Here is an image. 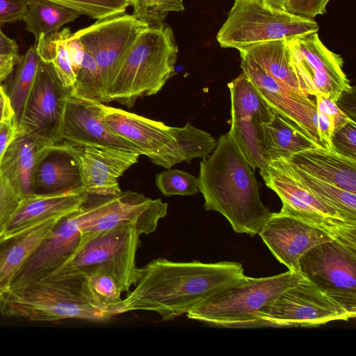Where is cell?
<instances>
[{
	"label": "cell",
	"mask_w": 356,
	"mask_h": 356,
	"mask_svg": "<svg viewBox=\"0 0 356 356\" xmlns=\"http://www.w3.org/2000/svg\"><path fill=\"white\" fill-rule=\"evenodd\" d=\"M245 275L241 263L172 261L158 258L140 268L133 291L115 308V315L150 311L163 321L186 314L195 307Z\"/></svg>",
	"instance_id": "1"
},
{
	"label": "cell",
	"mask_w": 356,
	"mask_h": 356,
	"mask_svg": "<svg viewBox=\"0 0 356 356\" xmlns=\"http://www.w3.org/2000/svg\"><path fill=\"white\" fill-rule=\"evenodd\" d=\"M198 180L204 209L222 214L236 233L259 234L273 213L263 204L254 171L229 132L200 161Z\"/></svg>",
	"instance_id": "2"
},
{
	"label": "cell",
	"mask_w": 356,
	"mask_h": 356,
	"mask_svg": "<svg viewBox=\"0 0 356 356\" xmlns=\"http://www.w3.org/2000/svg\"><path fill=\"white\" fill-rule=\"evenodd\" d=\"M103 120L117 135L129 141L140 155L169 169L174 165L204 159L217 141L208 132L193 127H170L137 114L102 104Z\"/></svg>",
	"instance_id": "3"
},
{
	"label": "cell",
	"mask_w": 356,
	"mask_h": 356,
	"mask_svg": "<svg viewBox=\"0 0 356 356\" xmlns=\"http://www.w3.org/2000/svg\"><path fill=\"white\" fill-rule=\"evenodd\" d=\"M178 47L172 29L162 23L145 28L119 66L108 102L131 108L140 97L158 93L175 74Z\"/></svg>",
	"instance_id": "4"
},
{
	"label": "cell",
	"mask_w": 356,
	"mask_h": 356,
	"mask_svg": "<svg viewBox=\"0 0 356 356\" xmlns=\"http://www.w3.org/2000/svg\"><path fill=\"white\" fill-rule=\"evenodd\" d=\"M0 313L33 321L76 318L104 322L112 316L90 305L72 275L51 273L0 296Z\"/></svg>",
	"instance_id": "5"
},
{
	"label": "cell",
	"mask_w": 356,
	"mask_h": 356,
	"mask_svg": "<svg viewBox=\"0 0 356 356\" xmlns=\"http://www.w3.org/2000/svg\"><path fill=\"white\" fill-rule=\"evenodd\" d=\"M302 279L290 270L264 277L245 275L195 307L186 316L225 327H266L259 314Z\"/></svg>",
	"instance_id": "6"
},
{
	"label": "cell",
	"mask_w": 356,
	"mask_h": 356,
	"mask_svg": "<svg viewBox=\"0 0 356 356\" xmlns=\"http://www.w3.org/2000/svg\"><path fill=\"white\" fill-rule=\"evenodd\" d=\"M140 236L131 224L83 234L74 254L52 273H106L118 282L123 292H129L139 277L136 257Z\"/></svg>",
	"instance_id": "7"
},
{
	"label": "cell",
	"mask_w": 356,
	"mask_h": 356,
	"mask_svg": "<svg viewBox=\"0 0 356 356\" xmlns=\"http://www.w3.org/2000/svg\"><path fill=\"white\" fill-rule=\"evenodd\" d=\"M318 29L314 19L273 8L264 0H235L216 40L222 48L238 50L266 41L290 40Z\"/></svg>",
	"instance_id": "8"
},
{
	"label": "cell",
	"mask_w": 356,
	"mask_h": 356,
	"mask_svg": "<svg viewBox=\"0 0 356 356\" xmlns=\"http://www.w3.org/2000/svg\"><path fill=\"white\" fill-rule=\"evenodd\" d=\"M267 187L282 201L280 213L298 218L332 239L356 248V225L345 220L333 207L296 181L280 160L259 170Z\"/></svg>",
	"instance_id": "9"
},
{
	"label": "cell",
	"mask_w": 356,
	"mask_h": 356,
	"mask_svg": "<svg viewBox=\"0 0 356 356\" xmlns=\"http://www.w3.org/2000/svg\"><path fill=\"white\" fill-rule=\"evenodd\" d=\"M168 212V204L134 191L116 195H88L76 210L83 234L131 224L142 234L154 232Z\"/></svg>",
	"instance_id": "10"
},
{
	"label": "cell",
	"mask_w": 356,
	"mask_h": 356,
	"mask_svg": "<svg viewBox=\"0 0 356 356\" xmlns=\"http://www.w3.org/2000/svg\"><path fill=\"white\" fill-rule=\"evenodd\" d=\"M301 275L356 316V248L334 240L320 243L300 259Z\"/></svg>",
	"instance_id": "11"
},
{
	"label": "cell",
	"mask_w": 356,
	"mask_h": 356,
	"mask_svg": "<svg viewBox=\"0 0 356 356\" xmlns=\"http://www.w3.org/2000/svg\"><path fill=\"white\" fill-rule=\"evenodd\" d=\"M291 65L305 94L322 95L337 102L353 88L341 55L327 48L318 32L287 40Z\"/></svg>",
	"instance_id": "12"
},
{
	"label": "cell",
	"mask_w": 356,
	"mask_h": 356,
	"mask_svg": "<svg viewBox=\"0 0 356 356\" xmlns=\"http://www.w3.org/2000/svg\"><path fill=\"white\" fill-rule=\"evenodd\" d=\"M148 25L125 13L97 19L74 33L97 65L104 103L113 79L126 54L140 33Z\"/></svg>",
	"instance_id": "13"
},
{
	"label": "cell",
	"mask_w": 356,
	"mask_h": 356,
	"mask_svg": "<svg viewBox=\"0 0 356 356\" xmlns=\"http://www.w3.org/2000/svg\"><path fill=\"white\" fill-rule=\"evenodd\" d=\"M266 327H317L353 318L340 305L303 279L258 315Z\"/></svg>",
	"instance_id": "14"
},
{
	"label": "cell",
	"mask_w": 356,
	"mask_h": 356,
	"mask_svg": "<svg viewBox=\"0 0 356 356\" xmlns=\"http://www.w3.org/2000/svg\"><path fill=\"white\" fill-rule=\"evenodd\" d=\"M70 93L53 65L40 59L35 82L19 124V128L47 145L60 143L64 108Z\"/></svg>",
	"instance_id": "15"
},
{
	"label": "cell",
	"mask_w": 356,
	"mask_h": 356,
	"mask_svg": "<svg viewBox=\"0 0 356 356\" xmlns=\"http://www.w3.org/2000/svg\"><path fill=\"white\" fill-rule=\"evenodd\" d=\"M82 236L76 210L60 218L16 273L10 289L56 271L74 254Z\"/></svg>",
	"instance_id": "16"
},
{
	"label": "cell",
	"mask_w": 356,
	"mask_h": 356,
	"mask_svg": "<svg viewBox=\"0 0 356 356\" xmlns=\"http://www.w3.org/2000/svg\"><path fill=\"white\" fill-rule=\"evenodd\" d=\"M241 68L273 110L292 121L322 146L316 127L315 99L280 83L250 60L241 58Z\"/></svg>",
	"instance_id": "17"
},
{
	"label": "cell",
	"mask_w": 356,
	"mask_h": 356,
	"mask_svg": "<svg viewBox=\"0 0 356 356\" xmlns=\"http://www.w3.org/2000/svg\"><path fill=\"white\" fill-rule=\"evenodd\" d=\"M259 235L276 259L298 274L300 259L309 250L333 240L323 231L280 212H273Z\"/></svg>",
	"instance_id": "18"
},
{
	"label": "cell",
	"mask_w": 356,
	"mask_h": 356,
	"mask_svg": "<svg viewBox=\"0 0 356 356\" xmlns=\"http://www.w3.org/2000/svg\"><path fill=\"white\" fill-rule=\"evenodd\" d=\"M102 104L70 93L60 132L61 142L76 145L109 146L138 152L134 145L115 134L104 122Z\"/></svg>",
	"instance_id": "19"
},
{
	"label": "cell",
	"mask_w": 356,
	"mask_h": 356,
	"mask_svg": "<svg viewBox=\"0 0 356 356\" xmlns=\"http://www.w3.org/2000/svg\"><path fill=\"white\" fill-rule=\"evenodd\" d=\"M86 191L76 146L62 141L42 149L31 178V194Z\"/></svg>",
	"instance_id": "20"
},
{
	"label": "cell",
	"mask_w": 356,
	"mask_h": 356,
	"mask_svg": "<svg viewBox=\"0 0 356 356\" xmlns=\"http://www.w3.org/2000/svg\"><path fill=\"white\" fill-rule=\"evenodd\" d=\"M85 191L88 195H116L122 191L118 179L138 162L140 154L103 145H76Z\"/></svg>",
	"instance_id": "21"
},
{
	"label": "cell",
	"mask_w": 356,
	"mask_h": 356,
	"mask_svg": "<svg viewBox=\"0 0 356 356\" xmlns=\"http://www.w3.org/2000/svg\"><path fill=\"white\" fill-rule=\"evenodd\" d=\"M86 191L24 197L1 236H9L44 221L63 218L77 210L86 200Z\"/></svg>",
	"instance_id": "22"
},
{
	"label": "cell",
	"mask_w": 356,
	"mask_h": 356,
	"mask_svg": "<svg viewBox=\"0 0 356 356\" xmlns=\"http://www.w3.org/2000/svg\"><path fill=\"white\" fill-rule=\"evenodd\" d=\"M286 161L315 178L356 193V159L332 148H311L293 154Z\"/></svg>",
	"instance_id": "23"
},
{
	"label": "cell",
	"mask_w": 356,
	"mask_h": 356,
	"mask_svg": "<svg viewBox=\"0 0 356 356\" xmlns=\"http://www.w3.org/2000/svg\"><path fill=\"white\" fill-rule=\"evenodd\" d=\"M47 145L21 129L0 159V170L23 198L31 194V178L40 155Z\"/></svg>",
	"instance_id": "24"
},
{
	"label": "cell",
	"mask_w": 356,
	"mask_h": 356,
	"mask_svg": "<svg viewBox=\"0 0 356 356\" xmlns=\"http://www.w3.org/2000/svg\"><path fill=\"white\" fill-rule=\"evenodd\" d=\"M60 218L44 221L9 236H0V296L10 289L16 273Z\"/></svg>",
	"instance_id": "25"
},
{
	"label": "cell",
	"mask_w": 356,
	"mask_h": 356,
	"mask_svg": "<svg viewBox=\"0 0 356 356\" xmlns=\"http://www.w3.org/2000/svg\"><path fill=\"white\" fill-rule=\"evenodd\" d=\"M273 114L269 122L261 124L263 148L269 162L286 160L298 152L322 147L292 121L274 110Z\"/></svg>",
	"instance_id": "26"
},
{
	"label": "cell",
	"mask_w": 356,
	"mask_h": 356,
	"mask_svg": "<svg viewBox=\"0 0 356 356\" xmlns=\"http://www.w3.org/2000/svg\"><path fill=\"white\" fill-rule=\"evenodd\" d=\"M238 51L241 58L252 60L280 83L305 93L290 63L287 40L259 42Z\"/></svg>",
	"instance_id": "27"
},
{
	"label": "cell",
	"mask_w": 356,
	"mask_h": 356,
	"mask_svg": "<svg viewBox=\"0 0 356 356\" xmlns=\"http://www.w3.org/2000/svg\"><path fill=\"white\" fill-rule=\"evenodd\" d=\"M280 161L296 181L336 209L345 220L356 225V193L315 178L291 165L286 160Z\"/></svg>",
	"instance_id": "28"
},
{
	"label": "cell",
	"mask_w": 356,
	"mask_h": 356,
	"mask_svg": "<svg viewBox=\"0 0 356 356\" xmlns=\"http://www.w3.org/2000/svg\"><path fill=\"white\" fill-rule=\"evenodd\" d=\"M26 6L23 21L26 30L35 36V42L41 35L58 32L63 26L81 15L71 8L49 0H26Z\"/></svg>",
	"instance_id": "29"
},
{
	"label": "cell",
	"mask_w": 356,
	"mask_h": 356,
	"mask_svg": "<svg viewBox=\"0 0 356 356\" xmlns=\"http://www.w3.org/2000/svg\"><path fill=\"white\" fill-rule=\"evenodd\" d=\"M227 86L231 96V118L250 117L261 124L272 120V108L243 72Z\"/></svg>",
	"instance_id": "30"
},
{
	"label": "cell",
	"mask_w": 356,
	"mask_h": 356,
	"mask_svg": "<svg viewBox=\"0 0 356 356\" xmlns=\"http://www.w3.org/2000/svg\"><path fill=\"white\" fill-rule=\"evenodd\" d=\"M69 275L74 276L80 293L90 305L112 316L115 315L123 291L112 276L102 273Z\"/></svg>",
	"instance_id": "31"
},
{
	"label": "cell",
	"mask_w": 356,
	"mask_h": 356,
	"mask_svg": "<svg viewBox=\"0 0 356 356\" xmlns=\"http://www.w3.org/2000/svg\"><path fill=\"white\" fill-rule=\"evenodd\" d=\"M71 35L70 30L65 28L54 33L41 35L35 44L40 59L53 65L62 83L70 92L76 81L67 47Z\"/></svg>",
	"instance_id": "32"
},
{
	"label": "cell",
	"mask_w": 356,
	"mask_h": 356,
	"mask_svg": "<svg viewBox=\"0 0 356 356\" xmlns=\"http://www.w3.org/2000/svg\"><path fill=\"white\" fill-rule=\"evenodd\" d=\"M39 62L35 45L30 47L24 54L19 56L6 90L18 124L33 86Z\"/></svg>",
	"instance_id": "33"
},
{
	"label": "cell",
	"mask_w": 356,
	"mask_h": 356,
	"mask_svg": "<svg viewBox=\"0 0 356 356\" xmlns=\"http://www.w3.org/2000/svg\"><path fill=\"white\" fill-rule=\"evenodd\" d=\"M252 168L264 170L269 165L262 144V126L250 117L231 118L228 131Z\"/></svg>",
	"instance_id": "34"
},
{
	"label": "cell",
	"mask_w": 356,
	"mask_h": 356,
	"mask_svg": "<svg viewBox=\"0 0 356 356\" xmlns=\"http://www.w3.org/2000/svg\"><path fill=\"white\" fill-rule=\"evenodd\" d=\"M314 99L320 142L323 147L332 148L330 139L332 134L351 118L330 97L318 95Z\"/></svg>",
	"instance_id": "35"
},
{
	"label": "cell",
	"mask_w": 356,
	"mask_h": 356,
	"mask_svg": "<svg viewBox=\"0 0 356 356\" xmlns=\"http://www.w3.org/2000/svg\"><path fill=\"white\" fill-rule=\"evenodd\" d=\"M70 95L90 101L104 103L97 65L93 56L86 50Z\"/></svg>",
	"instance_id": "36"
},
{
	"label": "cell",
	"mask_w": 356,
	"mask_h": 356,
	"mask_svg": "<svg viewBox=\"0 0 356 356\" xmlns=\"http://www.w3.org/2000/svg\"><path fill=\"white\" fill-rule=\"evenodd\" d=\"M132 15L138 21L153 26L163 23L170 12L184 10L183 0H129Z\"/></svg>",
	"instance_id": "37"
},
{
	"label": "cell",
	"mask_w": 356,
	"mask_h": 356,
	"mask_svg": "<svg viewBox=\"0 0 356 356\" xmlns=\"http://www.w3.org/2000/svg\"><path fill=\"white\" fill-rule=\"evenodd\" d=\"M71 8L80 15L102 19L125 13L129 0H49Z\"/></svg>",
	"instance_id": "38"
},
{
	"label": "cell",
	"mask_w": 356,
	"mask_h": 356,
	"mask_svg": "<svg viewBox=\"0 0 356 356\" xmlns=\"http://www.w3.org/2000/svg\"><path fill=\"white\" fill-rule=\"evenodd\" d=\"M156 184L167 197L193 195L199 192L198 177L178 169L169 168L156 175Z\"/></svg>",
	"instance_id": "39"
},
{
	"label": "cell",
	"mask_w": 356,
	"mask_h": 356,
	"mask_svg": "<svg viewBox=\"0 0 356 356\" xmlns=\"http://www.w3.org/2000/svg\"><path fill=\"white\" fill-rule=\"evenodd\" d=\"M331 147L337 153L356 159V124L350 118L334 132Z\"/></svg>",
	"instance_id": "40"
},
{
	"label": "cell",
	"mask_w": 356,
	"mask_h": 356,
	"mask_svg": "<svg viewBox=\"0 0 356 356\" xmlns=\"http://www.w3.org/2000/svg\"><path fill=\"white\" fill-rule=\"evenodd\" d=\"M22 197L13 188L0 170V236Z\"/></svg>",
	"instance_id": "41"
},
{
	"label": "cell",
	"mask_w": 356,
	"mask_h": 356,
	"mask_svg": "<svg viewBox=\"0 0 356 356\" xmlns=\"http://www.w3.org/2000/svg\"><path fill=\"white\" fill-rule=\"evenodd\" d=\"M330 0H287L285 11L293 15L314 19L326 13Z\"/></svg>",
	"instance_id": "42"
},
{
	"label": "cell",
	"mask_w": 356,
	"mask_h": 356,
	"mask_svg": "<svg viewBox=\"0 0 356 356\" xmlns=\"http://www.w3.org/2000/svg\"><path fill=\"white\" fill-rule=\"evenodd\" d=\"M26 8V0H0V27L23 20Z\"/></svg>",
	"instance_id": "43"
},
{
	"label": "cell",
	"mask_w": 356,
	"mask_h": 356,
	"mask_svg": "<svg viewBox=\"0 0 356 356\" xmlns=\"http://www.w3.org/2000/svg\"><path fill=\"white\" fill-rule=\"evenodd\" d=\"M67 47L72 69L76 76L83 60L85 49L81 40L73 33L67 40Z\"/></svg>",
	"instance_id": "44"
},
{
	"label": "cell",
	"mask_w": 356,
	"mask_h": 356,
	"mask_svg": "<svg viewBox=\"0 0 356 356\" xmlns=\"http://www.w3.org/2000/svg\"><path fill=\"white\" fill-rule=\"evenodd\" d=\"M20 130L15 118L1 122L0 125V159L9 144Z\"/></svg>",
	"instance_id": "45"
},
{
	"label": "cell",
	"mask_w": 356,
	"mask_h": 356,
	"mask_svg": "<svg viewBox=\"0 0 356 356\" xmlns=\"http://www.w3.org/2000/svg\"><path fill=\"white\" fill-rule=\"evenodd\" d=\"M13 118H15V113L10 99L6 90L0 84V122H6Z\"/></svg>",
	"instance_id": "46"
},
{
	"label": "cell",
	"mask_w": 356,
	"mask_h": 356,
	"mask_svg": "<svg viewBox=\"0 0 356 356\" xmlns=\"http://www.w3.org/2000/svg\"><path fill=\"white\" fill-rule=\"evenodd\" d=\"M0 55L19 56L17 42L2 32L0 27Z\"/></svg>",
	"instance_id": "47"
},
{
	"label": "cell",
	"mask_w": 356,
	"mask_h": 356,
	"mask_svg": "<svg viewBox=\"0 0 356 356\" xmlns=\"http://www.w3.org/2000/svg\"><path fill=\"white\" fill-rule=\"evenodd\" d=\"M20 56H4L0 55V69L8 66L15 65Z\"/></svg>",
	"instance_id": "48"
},
{
	"label": "cell",
	"mask_w": 356,
	"mask_h": 356,
	"mask_svg": "<svg viewBox=\"0 0 356 356\" xmlns=\"http://www.w3.org/2000/svg\"><path fill=\"white\" fill-rule=\"evenodd\" d=\"M269 6L285 11V6L287 0H264Z\"/></svg>",
	"instance_id": "49"
},
{
	"label": "cell",
	"mask_w": 356,
	"mask_h": 356,
	"mask_svg": "<svg viewBox=\"0 0 356 356\" xmlns=\"http://www.w3.org/2000/svg\"><path fill=\"white\" fill-rule=\"evenodd\" d=\"M15 66V65H11L0 69V84L12 74Z\"/></svg>",
	"instance_id": "50"
},
{
	"label": "cell",
	"mask_w": 356,
	"mask_h": 356,
	"mask_svg": "<svg viewBox=\"0 0 356 356\" xmlns=\"http://www.w3.org/2000/svg\"><path fill=\"white\" fill-rule=\"evenodd\" d=\"M1 122H0V125H1Z\"/></svg>",
	"instance_id": "51"
}]
</instances>
